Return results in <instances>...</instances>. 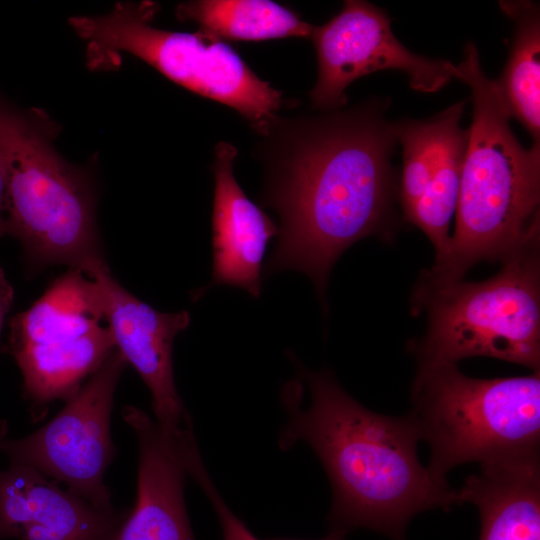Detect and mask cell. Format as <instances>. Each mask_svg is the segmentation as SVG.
Listing matches in <instances>:
<instances>
[{
    "label": "cell",
    "instance_id": "obj_19",
    "mask_svg": "<svg viewBox=\"0 0 540 540\" xmlns=\"http://www.w3.org/2000/svg\"><path fill=\"white\" fill-rule=\"evenodd\" d=\"M192 477L205 491L216 511L221 524L223 540H261L228 508L211 482L204 465L197 467L192 473ZM343 538L329 534L326 538L319 540H343Z\"/></svg>",
    "mask_w": 540,
    "mask_h": 540
},
{
    "label": "cell",
    "instance_id": "obj_21",
    "mask_svg": "<svg viewBox=\"0 0 540 540\" xmlns=\"http://www.w3.org/2000/svg\"><path fill=\"white\" fill-rule=\"evenodd\" d=\"M6 201V172L0 154V236L4 235V217Z\"/></svg>",
    "mask_w": 540,
    "mask_h": 540
},
{
    "label": "cell",
    "instance_id": "obj_7",
    "mask_svg": "<svg viewBox=\"0 0 540 540\" xmlns=\"http://www.w3.org/2000/svg\"><path fill=\"white\" fill-rule=\"evenodd\" d=\"M152 2L117 3L101 16H76L70 24L87 42L93 67L130 53L173 82L217 101L265 135L283 104L282 93L259 78L225 41L199 31L181 33L151 25Z\"/></svg>",
    "mask_w": 540,
    "mask_h": 540
},
{
    "label": "cell",
    "instance_id": "obj_18",
    "mask_svg": "<svg viewBox=\"0 0 540 540\" xmlns=\"http://www.w3.org/2000/svg\"><path fill=\"white\" fill-rule=\"evenodd\" d=\"M468 129L455 126L440 152L430 183L412 212L405 218L420 228L435 249V261L441 260L449 247V226L456 212Z\"/></svg>",
    "mask_w": 540,
    "mask_h": 540
},
{
    "label": "cell",
    "instance_id": "obj_8",
    "mask_svg": "<svg viewBox=\"0 0 540 540\" xmlns=\"http://www.w3.org/2000/svg\"><path fill=\"white\" fill-rule=\"evenodd\" d=\"M77 268L10 321L9 346L36 407L68 400L116 349L97 285Z\"/></svg>",
    "mask_w": 540,
    "mask_h": 540
},
{
    "label": "cell",
    "instance_id": "obj_6",
    "mask_svg": "<svg viewBox=\"0 0 540 540\" xmlns=\"http://www.w3.org/2000/svg\"><path fill=\"white\" fill-rule=\"evenodd\" d=\"M411 402L431 449L427 468L438 480L461 464L540 452V371L476 379L457 364H421Z\"/></svg>",
    "mask_w": 540,
    "mask_h": 540
},
{
    "label": "cell",
    "instance_id": "obj_1",
    "mask_svg": "<svg viewBox=\"0 0 540 540\" xmlns=\"http://www.w3.org/2000/svg\"><path fill=\"white\" fill-rule=\"evenodd\" d=\"M263 136L273 141L260 200L280 220L264 276L301 271L324 303L340 255L390 228L397 143L392 123L377 106L366 105L320 117L276 118Z\"/></svg>",
    "mask_w": 540,
    "mask_h": 540
},
{
    "label": "cell",
    "instance_id": "obj_4",
    "mask_svg": "<svg viewBox=\"0 0 540 540\" xmlns=\"http://www.w3.org/2000/svg\"><path fill=\"white\" fill-rule=\"evenodd\" d=\"M47 124L39 115H24L0 101L4 234L22 243L37 268L67 264L86 273L105 261L92 183L56 152Z\"/></svg>",
    "mask_w": 540,
    "mask_h": 540
},
{
    "label": "cell",
    "instance_id": "obj_11",
    "mask_svg": "<svg viewBox=\"0 0 540 540\" xmlns=\"http://www.w3.org/2000/svg\"><path fill=\"white\" fill-rule=\"evenodd\" d=\"M85 274L97 285L116 350L135 368L151 392L155 421L170 435L191 430L190 418L176 389L172 360L174 339L188 327L189 313L154 309L123 288L105 261Z\"/></svg>",
    "mask_w": 540,
    "mask_h": 540
},
{
    "label": "cell",
    "instance_id": "obj_10",
    "mask_svg": "<svg viewBox=\"0 0 540 540\" xmlns=\"http://www.w3.org/2000/svg\"><path fill=\"white\" fill-rule=\"evenodd\" d=\"M318 77L310 91L314 107L333 110L347 102L346 88L356 79L380 70H398L418 92L439 91L456 75L447 60L418 55L392 32L386 12L370 2L347 0L322 26H314Z\"/></svg>",
    "mask_w": 540,
    "mask_h": 540
},
{
    "label": "cell",
    "instance_id": "obj_9",
    "mask_svg": "<svg viewBox=\"0 0 540 540\" xmlns=\"http://www.w3.org/2000/svg\"><path fill=\"white\" fill-rule=\"evenodd\" d=\"M126 361L115 349L65 407L32 434L0 441L11 463L68 486L104 511H114L104 474L115 450L110 434L114 394Z\"/></svg>",
    "mask_w": 540,
    "mask_h": 540
},
{
    "label": "cell",
    "instance_id": "obj_3",
    "mask_svg": "<svg viewBox=\"0 0 540 540\" xmlns=\"http://www.w3.org/2000/svg\"><path fill=\"white\" fill-rule=\"evenodd\" d=\"M455 78L469 85L473 105L456 226L445 256L419 278L422 287L462 280L476 263L502 261L540 235V142L527 149L518 141L474 43L466 44Z\"/></svg>",
    "mask_w": 540,
    "mask_h": 540
},
{
    "label": "cell",
    "instance_id": "obj_20",
    "mask_svg": "<svg viewBox=\"0 0 540 540\" xmlns=\"http://www.w3.org/2000/svg\"><path fill=\"white\" fill-rule=\"evenodd\" d=\"M13 297V288L0 267V336L4 319L13 303Z\"/></svg>",
    "mask_w": 540,
    "mask_h": 540
},
{
    "label": "cell",
    "instance_id": "obj_12",
    "mask_svg": "<svg viewBox=\"0 0 540 540\" xmlns=\"http://www.w3.org/2000/svg\"><path fill=\"white\" fill-rule=\"evenodd\" d=\"M122 415L137 436L139 467L136 504L115 540H195L184 501L195 438L170 436L134 406Z\"/></svg>",
    "mask_w": 540,
    "mask_h": 540
},
{
    "label": "cell",
    "instance_id": "obj_13",
    "mask_svg": "<svg viewBox=\"0 0 540 540\" xmlns=\"http://www.w3.org/2000/svg\"><path fill=\"white\" fill-rule=\"evenodd\" d=\"M125 518L101 510L34 468L0 470V538L115 540Z\"/></svg>",
    "mask_w": 540,
    "mask_h": 540
},
{
    "label": "cell",
    "instance_id": "obj_17",
    "mask_svg": "<svg viewBox=\"0 0 540 540\" xmlns=\"http://www.w3.org/2000/svg\"><path fill=\"white\" fill-rule=\"evenodd\" d=\"M515 34L504 70L495 80L510 117L540 142V13L532 1H500Z\"/></svg>",
    "mask_w": 540,
    "mask_h": 540
},
{
    "label": "cell",
    "instance_id": "obj_5",
    "mask_svg": "<svg viewBox=\"0 0 540 540\" xmlns=\"http://www.w3.org/2000/svg\"><path fill=\"white\" fill-rule=\"evenodd\" d=\"M501 264L485 281L416 286L413 308L428 317L410 344L418 365L484 356L540 371V235Z\"/></svg>",
    "mask_w": 540,
    "mask_h": 540
},
{
    "label": "cell",
    "instance_id": "obj_15",
    "mask_svg": "<svg viewBox=\"0 0 540 540\" xmlns=\"http://www.w3.org/2000/svg\"><path fill=\"white\" fill-rule=\"evenodd\" d=\"M457 500L477 506L479 540H540V452L480 464Z\"/></svg>",
    "mask_w": 540,
    "mask_h": 540
},
{
    "label": "cell",
    "instance_id": "obj_16",
    "mask_svg": "<svg viewBox=\"0 0 540 540\" xmlns=\"http://www.w3.org/2000/svg\"><path fill=\"white\" fill-rule=\"evenodd\" d=\"M176 15L222 41L310 38L314 29L292 10L269 0H194L179 4Z\"/></svg>",
    "mask_w": 540,
    "mask_h": 540
},
{
    "label": "cell",
    "instance_id": "obj_2",
    "mask_svg": "<svg viewBox=\"0 0 540 540\" xmlns=\"http://www.w3.org/2000/svg\"><path fill=\"white\" fill-rule=\"evenodd\" d=\"M310 392L302 407L292 383L282 392L287 422L280 446L302 441L321 461L332 487L330 534L368 528L405 540L409 521L458 505L457 490L435 478L418 458L419 429L410 415L386 416L352 398L327 370L300 368Z\"/></svg>",
    "mask_w": 540,
    "mask_h": 540
},
{
    "label": "cell",
    "instance_id": "obj_14",
    "mask_svg": "<svg viewBox=\"0 0 540 540\" xmlns=\"http://www.w3.org/2000/svg\"><path fill=\"white\" fill-rule=\"evenodd\" d=\"M236 155V147L228 142L215 146L212 278L194 293V299L214 285L242 288L253 297H259L262 291V261L269 241L278 235V227L236 181Z\"/></svg>",
    "mask_w": 540,
    "mask_h": 540
}]
</instances>
